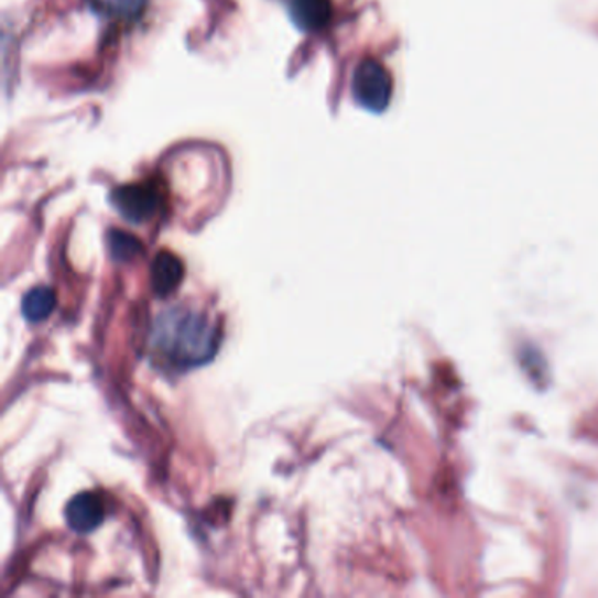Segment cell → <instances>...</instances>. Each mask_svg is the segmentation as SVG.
I'll return each instance as SVG.
<instances>
[{"label":"cell","mask_w":598,"mask_h":598,"mask_svg":"<svg viewBox=\"0 0 598 598\" xmlns=\"http://www.w3.org/2000/svg\"><path fill=\"white\" fill-rule=\"evenodd\" d=\"M220 331L211 318L188 307H174L159 316L151 336L156 357L173 370L204 366L215 357Z\"/></svg>","instance_id":"1"},{"label":"cell","mask_w":598,"mask_h":598,"mask_svg":"<svg viewBox=\"0 0 598 598\" xmlns=\"http://www.w3.org/2000/svg\"><path fill=\"white\" fill-rule=\"evenodd\" d=\"M111 204L130 224H146L160 211L162 194L150 183H130L112 189Z\"/></svg>","instance_id":"2"},{"label":"cell","mask_w":598,"mask_h":598,"mask_svg":"<svg viewBox=\"0 0 598 598\" xmlns=\"http://www.w3.org/2000/svg\"><path fill=\"white\" fill-rule=\"evenodd\" d=\"M354 95L362 108L381 112L392 97V78L378 61H363L354 74Z\"/></svg>","instance_id":"3"},{"label":"cell","mask_w":598,"mask_h":598,"mask_svg":"<svg viewBox=\"0 0 598 598\" xmlns=\"http://www.w3.org/2000/svg\"><path fill=\"white\" fill-rule=\"evenodd\" d=\"M104 514L106 511H104L102 500L91 491L73 497L65 508L67 525L78 534H90L95 529H99L102 525Z\"/></svg>","instance_id":"4"},{"label":"cell","mask_w":598,"mask_h":598,"mask_svg":"<svg viewBox=\"0 0 598 598\" xmlns=\"http://www.w3.org/2000/svg\"><path fill=\"white\" fill-rule=\"evenodd\" d=\"M185 274V265L171 251H160L151 263V289L159 297H167L168 293L180 286Z\"/></svg>","instance_id":"5"},{"label":"cell","mask_w":598,"mask_h":598,"mask_svg":"<svg viewBox=\"0 0 598 598\" xmlns=\"http://www.w3.org/2000/svg\"><path fill=\"white\" fill-rule=\"evenodd\" d=\"M290 17L301 31H322L330 22V0H290Z\"/></svg>","instance_id":"6"},{"label":"cell","mask_w":598,"mask_h":598,"mask_svg":"<svg viewBox=\"0 0 598 598\" xmlns=\"http://www.w3.org/2000/svg\"><path fill=\"white\" fill-rule=\"evenodd\" d=\"M55 292L47 286H37L26 293L22 301V313L29 322L40 323L55 311Z\"/></svg>","instance_id":"7"},{"label":"cell","mask_w":598,"mask_h":598,"mask_svg":"<svg viewBox=\"0 0 598 598\" xmlns=\"http://www.w3.org/2000/svg\"><path fill=\"white\" fill-rule=\"evenodd\" d=\"M109 251L118 262H130L142 251L141 241L138 237L130 236L123 230H111L108 236Z\"/></svg>","instance_id":"8"},{"label":"cell","mask_w":598,"mask_h":598,"mask_svg":"<svg viewBox=\"0 0 598 598\" xmlns=\"http://www.w3.org/2000/svg\"><path fill=\"white\" fill-rule=\"evenodd\" d=\"M95 8L115 20H132L142 13L146 0H91Z\"/></svg>","instance_id":"9"}]
</instances>
